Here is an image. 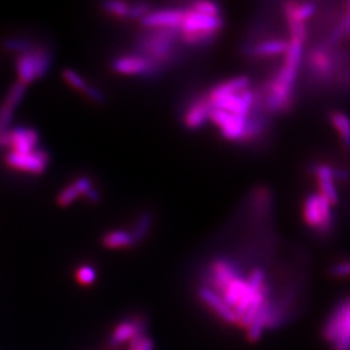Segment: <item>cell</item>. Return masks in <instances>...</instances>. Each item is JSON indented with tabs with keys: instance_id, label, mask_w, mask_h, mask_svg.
<instances>
[{
	"instance_id": "6da1fadb",
	"label": "cell",
	"mask_w": 350,
	"mask_h": 350,
	"mask_svg": "<svg viewBox=\"0 0 350 350\" xmlns=\"http://www.w3.org/2000/svg\"><path fill=\"white\" fill-rule=\"evenodd\" d=\"M349 55L347 51L338 50V47H332L325 42L312 47L304 53L305 69L310 83L315 86L334 85Z\"/></svg>"
},
{
	"instance_id": "7a4b0ae2",
	"label": "cell",
	"mask_w": 350,
	"mask_h": 350,
	"mask_svg": "<svg viewBox=\"0 0 350 350\" xmlns=\"http://www.w3.org/2000/svg\"><path fill=\"white\" fill-rule=\"evenodd\" d=\"M180 29H146L137 40L139 55L163 69L179 55Z\"/></svg>"
},
{
	"instance_id": "3957f363",
	"label": "cell",
	"mask_w": 350,
	"mask_h": 350,
	"mask_svg": "<svg viewBox=\"0 0 350 350\" xmlns=\"http://www.w3.org/2000/svg\"><path fill=\"white\" fill-rule=\"evenodd\" d=\"M332 208L321 193H309L302 204V219L319 237H327L335 226Z\"/></svg>"
},
{
	"instance_id": "277c9868",
	"label": "cell",
	"mask_w": 350,
	"mask_h": 350,
	"mask_svg": "<svg viewBox=\"0 0 350 350\" xmlns=\"http://www.w3.org/2000/svg\"><path fill=\"white\" fill-rule=\"evenodd\" d=\"M52 51L46 46H34L30 51L16 57V72L18 82L29 85L44 77L50 70Z\"/></svg>"
},
{
	"instance_id": "5b68a950",
	"label": "cell",
	"mask_w": 350,
	"mask_h": 350,
	"mask_svg": "<svg viewBox=\"0 0 350 350\" xmlns=\"http://www.w3.org/2000/svg\"><path fill=\"white\" fill-rule=\"evenodd\" d=\"M323 336L332 350H350V300L338 304L327 319Z\"/></svg>"
},
{
	"instance_id": "8992f818",
	"label": "cell",
	"mask_w": 350,
	"mask_h": 350,
	"mask_svg": "<svg viewBox=\"0 0 350 350\" xmlns=\"http://www.w3.org/2000/svg\"><path fill=\"white\" fill-rule=\"evenodd\" d=\"M240 276H243L241 269L234 260H228L225 257L214 258L206 269L208 283L205 284V287L211 288L217 293H221L231 282Z\"/></svg>"
},
{
	"instance_id": "52a82bcc",
	"label": "cell",
	"mask_w": 350,
	"mask_h": 350,
	"mask_svg": "<svg viewBox=\"0 0 350 350\" xmlns=\"http://www.w3.org/2000/svg\"><path fill=\"white\" fill-rule=\"evenodd\" d=\"M209 122H212L219 130V134L224 139L241 144L245 133L247 117H239L231 113L212 108L209 113Z\"/></svg>"
},
{
	"instance_id": "ba28073f",
	"label": "cell",
	"mask_w": 350,
	"mask_h": 350,
	"mask_svg": "<svg viewBox=\"0 0 350 350\" xmlns=\"http://www.w3.org/2000/svg\"><path fill=\"white\" fill-rule=\"evenodd\" d=\"M5 163L10 167H13L16 170H21L31 174H42L46 172L49 166L50 156L46 150L40 148L27 153L10 152L5 156Z\"/></svg>"
},
{
	"instance_id": "9c48e42d",
	"label": "cell",
	"mask_w": 350,
	"mask_h": 350,
	"mask_svg": "<svg viewBox=\"0 0 350 350\" xmlns=\"http://www.w3.org/2000/svg\"><path fill=\"white\" fill-rule=\"evenodd\" d=\"M112 69L120 75H144V77H153L163 72L156 64L152 63L147 57L133 53L125 55L114 59L112 62Z\"/></svg>"
},
{
	"instance_id": "30bf717a",
	"label": "cell",
	"mask_w": 350,
	"mask_h": 350,
	"mask_svg": "<svg viewBox=\"0 0 350 350\" xmlns=\"http://www.w3.org/2000/svg\"><path fill=\"white\" fill-rule=\"evenodd\" d=\"M225 26V20L222 16H206L200 13L192 12L185 10L183 23L180 25L182 33H195V34H219Z\"/></svg>"
},
{
	"instance_id": "8fae6325",
	"label": "cell",
	"mask_w": 350,
	"mask_h": 350,
	"mask_svg": "<svg viewBox=\"0 0 350 350\" xmlns=\"http://www.w3.org/2000/svg\"><path fill=\"white\" fill-rule=\"evenodd\" d=\"M288 50V40L284 38H267L257 43H247L243 47V53L250 59H273L284 56Z\"/></svg>"
},
{
	"instance_id": "7c38bea8",
	"label": "cell",
	"mask_w": 350,
	"mask_h": 350,
	"mask_svg": "<svg viewBox=\"0 0 350 350\" xmlns=\"http://www.w3.org/2000/svg\"><path fill=\"white\" fill-rule=\"evenodd\" d=\"M185 17V8H167L150 11L140 24L146 29H180Z\"/></svg>"
},
{
	"instance_id": "4fadbf2b",
	"label": "cell",
	"mask_w": 350,
	"mask_h": 350,
	"mask_svg": "<svg viewBox=\"0 0 350 350\" xmlns=\"http://www.w3.org/2000/svg\"><path fill=\"white\" fill-rule=\"evenodd\" d=\"M212 111V104L208 100L205 94L193 98L189 103L183 114V125L188 130H199L206 122H209V113Z\"/></svg>"
},
{
	"instance_id": "5bb4252c",
	"label": "cell",
	"mask_w": 350,
	"mask_h": 350,
	"mask_svg": "<svg viewBox=\"0 0 350 350\" xmlns=\"http://www.w3.org/2000/svg\"><path fill=\"white\" fill-rule=\"evenodd\" d=\"M39 135L29 127H18L4 133V147H10L14 153H27L37 150Z\"/></svg>"
},
{
	"instance_id": "9a60e30c",
	"label": "cell",
	"mask_w": 350,
	"mask_h": 350,
	"mask_svg": "<svg viewBox=\"0 0 350 350\" xmlns=\"http://www.w3.org/2000/svg\"><path fill=\"white\" fill-rule=\"evenodd\" d=\"M313 174L319 187L318 193H321L332 206H336L340 199L334 178V166L327 163H317L313 166Z\"/></svg>"
},
{
	"instance_id": "2e32d148",
	"label": "cell",
	"mask_w": 350,
	"mask_h": 350,
	"mask_svg": "<svg viewBox=\"0 0 350 350\" xmlns=\"http://www.w3.org/2000/svg\"><path fill=\"white\" fill-rule=\"evenodd\" d=\"M198 296L202 301L204 305H206L213 313L215 314L217 317H219L222 321H225L226 323L238 325V317L234 312V309L226 304L219 293H217L211 288L202 286L198 291Z\"/></svg>"
},
{
	"instance_id": "e0dca14e",
	"label": "cell",
	"mask_w": 350,
	"mask_h": 350,
	"mask_svg": "<svg viewBox=\"0 0 350 350\" xmlns=\"http://www.w3.org/2000/svg\"><path fill=\"white\" fill-rule=\"evenodd\" d=\"M26 92V86L20 83L18 81L10 88L5 101L0 107V134L8 131V127L13 120V114L16 107L23 100Z\"/></svg>"
},
{
	"instance_id": "ac0fdd59",
	"label": "cell",
	"mask_w": 350,
	"mask_h": 350,
	"mask_svg": "<svg viewBox=\"0 0 350 350\" xmlns=\"http://www.w3.org/2000/svg\"><path fill=\"white\" fill-rule=\"evenodd\" d=\"M146 335V322L140 318L124 321L114 328L112 336L109 338V344L112 347H118L131 341L135 336Z\"/></svg>"
},
{
	"instance_id": "d6986e66",
	"label": "cell",
	"mask_w": 350,
	"mask_h": 350,
	"mask_svg": "<svg viewBox=\"0 0 350 350\" xmlns=\"http://www.w3.org/2000/svg\"><path fill=\"white\" fill-rule=\"evenodd\" d=\"M248 88H250V78L245 75H239V77L230 78L227 81H224V82L213 86L208 92H205V95H206L208 100L213 101L226 96V95L239 94Z\"/></svg>"
},
{
	"instance_id": "ffe728a7",
	"label": "cell",
	"mask_w": 350,
	"mask_h": 350,
	"mask_svg": "<svg viewBox=\"0 0 350 350\" xmlns=\"http://www.w3.org/2000/svg\"><path fill=\"white\" fill-rule=\"evenodd\" d=\"M273 308H274V301L271 300V297L263 304L262 308L260 309V312L254 317V319L252 321L248 327H247V335L252 342L258 341L265 332V329H267L270 317L273 313Z\"/></svg>"
},
{
	"instance_id": "44dd1931",
	"label": "cell",
	"mask_w": 350,
	"mask_h": 350,
	"mask_svg": "<svg viewBox=\"0 0 350 350\" xmlns=\"http://www.w3.org/2000/svg\"><path fill=\"white\" fill-rule=\"evenodd\" d=\"M328 121L338 134L342 147L350 150V117L342 111H331L328 113Z\"/></svg>"
},
{
	"instance_id": "7402d4cb",
	"label": "cell",
	"mask_w": 350,
	"mask_h": 350,
	"mask_svg": "<svg viewBox=\"0 0 350 350\" xmlns=\"http://www.w3.org/2000/svg\"><path fill=\"white\" fill-rule=\"evenodd\" d=\"M101 241H103V245L108 250H122V248H130L135 245L131 232L125 230L109 231L103 237Z\"/></svg>"
},
{
	"instance_id": "603a6c76",
	"label": "cell",
	"mask_w": 350,
	"mask_h": 350,
	"mask_svg": "<svg viewBox=\"0 0 350 350\" xmlns=\"http://www.w3.org/2000/svg\"><path fill=\"white\" fill-rule=\"evenodd\" d=\"M350 36V1L347 4V10L338 20V25L332 29L325 42L332 47H338V43Z\"/></svg>"
},
{
	"instance_id": "cb8c5ba5",
	"label": "cell",
	"mask_w": 350,
	"mask_h": 350,
	"mask_svg": "<svg viewBox=\"0 0 350 350\" xmlns=\"http://www.w3.org/2000/svg\"><path fill=\"white\" fill-rule=\"evenodd\" d=\"M152 224H153V215L150 213L146 212L140 214L137 224L131 231L135 245L148 237L150 228H152Z\"/></svg>"
},
{
	"instance_id": "d4e9b609",
	"label": "cell",
	"mask_w": 350,
	"mask_h": 350,
	"mask_svg": "<svg viewBox=\"0 0 350 350\" xmlns=\"http://www.w3.org/2000/svg\"><path fill=\"white\" fill-rule=\"evenodd\" d=\"M187 10L192 12L200 13V14H206V16H222V8L219 4L213 3V1H195L188 5Z\"/></svg>"
},
{
	"instance_id": "484cf974",
	"label": "cell",
	"mask_w": 350,
	"mask_h": 350,
	"mask_svg": "<svg viewBox=\"0 0 350 350\" xmlns=\"http://www.w3.org/2000/svg\"><path fill=\"white\" fill-rule=\"evenodd\" d=\"M64 79L68 85H70L72 88L83 92L85 95L88 94V88H91V85H88V82L78 75L75 70L72 69H64L63 72Z\"/></svg>"
},
{
	"instance_id": "4316f807",
	"label": "cell",
	"mask_w": 350,
	"mask_h": 350,
	"mask_svg": "<svg viewBox=\"0 0 350 350\" xmlns=\"http://www.w3.org/2000/svg\"><path fill=\"white\" fill-rule=\"evenodd\" d=\"M3 47H4V50L21 55V53H25L27 51L31 50L34 47V44H31L29 40L21 39V38H8L3 42Z\"/></svg>"
},
{
	"instance_id": "83f0119b",
	"label": "cell",
	"mask_w": 350,
	"mask_h": 350,
	"mask_svg": "<svg viewBox=\"0 0 350 350\" xmlns=\"http://www.w3.org/2000/svg\"><path fill=\"white\" fill-rule=\"evenodd\" d=\"M105 12L111 13L120 18H129L130 3L126 1H107L103 4Z\"/></svg>"
},
{
	"instance_id": "f1b7e54d",
	"label": "cell",
	"mask_w": 350,
	"mask_h": 350,
	"mask_svg": "<svg viewBox=\"0 0 350 350\" xmlns=\"http://www.w3.org/2000/svg\"><path fill=\"white\" fill-rule=\"evenodd\" d=\"M75 279L82 286H90L96 280V271L92 266L83 265V266L78 267V270L75 273Z\"/></svg>"
},
{
	"instance_id": "f546056e",
	"label": "cell",
	"mask_w": 350,
	"mask_h": 350,
	"mask_svg": "<svg viewBox=\"0 0 350 350\" xmlns=\"http://www.w3.org/2000/svg\"><path fill=\"white\" fill-rule=\"evenodd\" d=\"M79 196H81V195H79L78 189L75 188L73 183H70L69 186H66V187L64 188L63 191L59 193V196H57V204H59L60 206H69V205H72Z\"/></svg>"
},
{
	"instance_id": "4dcf8cb0",
	"label": "cell",
	"mask_w": 350,
	"mask_h": 350,
	"mask_svg": "<svg viewBox=\"0 0 350 350\" xmlns=\"http://www.w3.org/2000/svg\"><path fill=\"white\" fill-rule=\"evenodd\" d=\"M329 274L334 278L344 279L350 276V260L347 261H340V262L334 263L329 267Z\"/></svg>"
},
{
	"instance_id": "1f68e13d",
	"label": "cell",
	"mask_w": 350,
	"mask_h": 350,
	"mask_svg": "<svg viewBox=\"0 0 350 350\" xmlns=\"http://www.w3.org/2000/svg\"><path fill=\"white\" fill-rule=\"evenodd\" d=\"M129 350H153V341L147 335H139L130 341Z\"/></svg>"
},
{
	"instance_id": "d6a6232c",
	"label": "cell",
	"mask_w": 350,
	"mask_h": 350,
	"mask_svg": "<svg viewBox=\"0 0 350 350\" xmlns=\"http://www.w3.org/2000/svg\"><path fill=\"white\" fill-rule=\"evenodd\" d=\"M334 178L336 183H345L350 178L349 172L344 167H334Z\"/></svg>"
},
{
	"instance_id": "836d02e7",
	"label": "cell",
	"mask_w": 350,
	"mask_h": 350,
	"mask_svg": "<svg viewBox=\"0 0 350 350\" xmlns=\"http://www.w3.org/2000/svg\"><path fill=\"white\" fill-rule=\"evenodd\" d=\"M348 39H350V36H349V37H348Z\"/></svg>"
}]
</instances>
